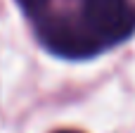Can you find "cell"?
I'll use <instances>...</instances> for the list:
<instances>
[{"label": "cell", "mask_w": 135, "mask_h": 133, "mask_svg": "<svg viewBox=\"0 0 135 133\" xmlns=\"http://www.w3.org/2000/svg\"><path fill=\"white\" fill-rule=\"evenodd\" d=\"M85 26L104 52L135 33V5L131 0H85Z\"/></svg>", "instance_id": "7a4b0ae2"}, {"label": "cell", "mask_w": 135, "mask_h": 133, "mask_svg": "<svg viewBox=\"0 0 135 133\" xmlns=\"http://www.w3.org/2000/svg\"><path fill=\"white\" fill-rule=\"evenodd\" d=\"M17 5L47 52L64 59H88L102 52L85 26V0H17Z\"/></svg>", "instance_id": "6da1fadb"}, {"label": "cell", "mask_w": 135, "mask_h": 133, "mask_svg": "<svg viewBox=\"0 0 135 133\" xmlns=\"http://www.w3.org/2000/svg\"><path fill=\"white\" fill-rule=\"evenodd\" d=\"M57 133H78V131H57Z\"/></svg>", "instance_id": "3957f363"}]
</instances>
